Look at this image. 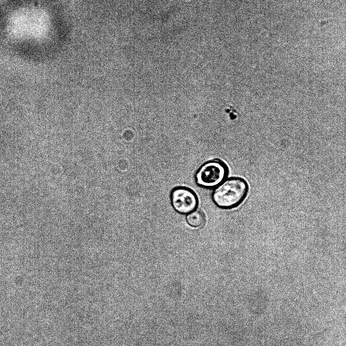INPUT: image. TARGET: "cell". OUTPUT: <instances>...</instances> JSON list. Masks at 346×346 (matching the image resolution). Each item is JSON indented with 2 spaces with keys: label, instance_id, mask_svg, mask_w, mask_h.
Wrapping results in <instances>:
<instances>
[{
  "label": "cell",
  "instance_id": "3957f363",
  "mask_svg": "<svg viewBox=\"0 0 346 346\" xmlns=\"http://www.w3.org/2000/svg\"><path fill=\"white\" fill-rule=\"evenodd\" d=\"M171 204L175 212L187 215L197 209L199 198L196 192L186 186L173 187L170 193Z\"/></svg>",
  "mask_w": 346,
  "mask_h": 346
},
{
  "label": "cell",
  "instance_id": "6da1fadb",
  "mask_svg": "<svg viewBox=\"0 0 346 346\" xmlns=\"http://www.w3.org/2000/svg\"><path fill=\"white\" fill-rule=\"evenodd\" d=\"M249 192L247 181L240 177L226 178L214 189L212 199L220 209L232 210L240 206L245 200Z\"/></svg>",
  "mask_w": 346,
  "mask_h": 346
},
{
  "label": "cell",
  "instance_id": "277c9868",
  "mask_svg": "<svg viewBox=\"0 0 346 346\" xmlns=\"http://www.w3.org/2000/svg\"><path fill=\"white\" fill-rule=\"evenodd\" d=\"M186 221L187 224L192 227L201 228L206 223V216L203 211L197 209L186 215Z\"/></svg>",
  "mask_w": 346,
  "mask_h": 346
},
{
  "label": "cell",
  "instance_id": "7a4b0ae2",
  "mask_svg": "<svg viewBox=\"0 0 346 346\" xmlns=\"http://www.w3.org/2000/svg\"><path fill=\"white\" fill-rule=\"evenodd\" d=\"M228 174L227 164L219 159H214L204 162L199 167L195 175V181L200 187L214 189L227 178Z\"/></svg>",
  "mask_w": 346,
  "mask_h": 346
}]
</instances>
